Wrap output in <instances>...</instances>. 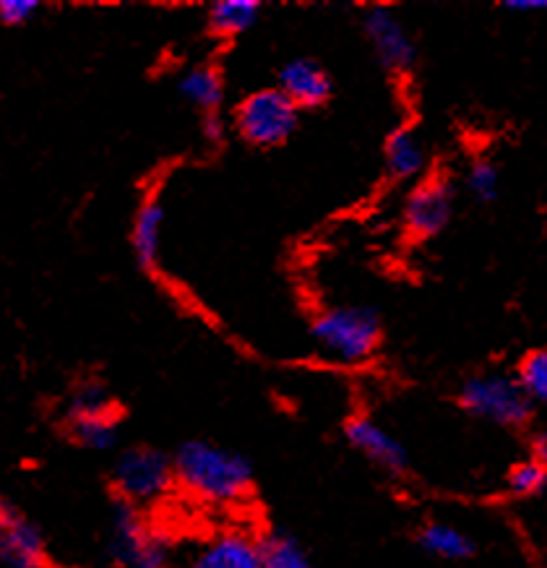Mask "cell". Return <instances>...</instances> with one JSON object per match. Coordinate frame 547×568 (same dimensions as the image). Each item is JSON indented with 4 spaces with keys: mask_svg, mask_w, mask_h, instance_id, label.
<instances>
[{
    "mask_svg": "<svg viewBox=\"0 0 547 568\" xmlns=\"http://www.w3.org/2000/svg\"><path fill=\"white\" fill-rule=\"evenodd\" d=\"M44 558L48 548L40 527L0 498V564L9 568H42Z\"/></svg>",
    "mask_w": 547,
    "mask_h": 568,
    "instance_id": "obj_7",
    "label": "cell"
},
{
    "mask_svg": "<svg viewBox=\"0 0 547 568\" xmlns=\"http://www.w3.org/2000/svg\"><path fill=\"white\" fill-rule=\"evenodd\" d=\"M175 480L206 504L230 506L249 496L253 469L249 459L230 448L191 440L178 452Z\"/></svg>",
    "mask_w": 547,
    "mask_h": 568,
    "instance_id": "obj_1",
    "label": "cell"
},
{
    "mask_svg": "<svg viewBox=\"0 0 547 568\" xmlns=\"http://www.w3.org/2000/svg\"><path fill=\"white\" fill-rule=\"evenodd\" d=\"M365 32L371 37L381 63L388 65V69L404 71L415 61V48H412L409 34L404 32L402 21L384 6L365 11Z\"/></svg>",
    "mask_w": 547,
    "mask_h": 568,
    "instance_id": "obj_10",
    "label": "cell"
},
{
    "mask_svg": "<svg viewBox=\"0 0 547 568\" xmlns=\"http://www.w3.org/2000/svg\"><path fill=\"white\" fill-rule=\"evenodd\" d=\"M110 558L120 568H164L170 560V542L146 525L139 506L120 500L112 511Z\"/></svg>",
    "mask_w": 547,
    "mask_h": 568,
    "instance_id": "obj_3",
    "label": "cell"
},
{
    "mask_svg": "<svg viewBox=\"0 0 547 568\" xmlns=\"http://www.w3.org/2000/svg\"><path fill=\"white\" fill-rule=\"evenodd\" d=\"M112 480L129 504H154L175 483V465L156 448H131L118 459Z\"/></svg>",
    "mask_w": 547,
    "mask_h": 568,
    "instance_id": "obj_5",
    "label": "cell"
},
{
    "mask_svg": "<svg viewBox=\"0 0 547 568\" xmlns=\"http://www.w3.org/2000/svg\"><path fill=\"white\" fill-rule=\"evenodd\" d=\"M347 438L350 444L363 452L371 462H376L378 467L388 469V473H402L407 467V452L386 428H381L378 423L368 420V417H355L347 425Z\"/></svg>",
    "mask_w": 547,
    "mask_h": 568,
    "instance_id": "obj_11",
    "label": "cell"
},
{
    "mask_svg": "<svg viewBox=\"0 0 547 568\" xmlns=\"http://www.w3.org/2000/svg\"><path fill=\"white\" fill-rule=\"evenodd\" d=\"M71 436L77 444L92 452H108L118 440V420L115 413L108 415H89V417H71Z\"/></svg>",
    "mask_w": 547,
    "mask_h": 568,
    "instance_id": "obj_16",
    "label": "cell"
},
{
    "mask_svg": "<svg viewBox=\"0 0 547 568\" xmlns=\"http://www.w3.org/2000/svg\"><path fill=\"white\" fill-rule=\"evenodd\" d=\"M261 568H313L305 550L290 535L272 532L259 540Z\"/></svg>",
    "mask_w": 547,
    "mask_h": 568,
    "instance_id": "obj_19",
    "label": "cell"
},
{
    "mask_svg": "<svg viewBox=\"0 0 547 568\" xmlns=\"http://www.w3.org/2000/svg\"><path fill=\"white\" fill-rule=\"evenodd\" d=\"M547 485V465L537 459L521 462V465L514 467V473L508 475V488H511L516 496H535Z\"/></svg>",
    "mask_w": 547,
    "mask_h": 568,
    "instance_id": "obj_22",
    "label": "cell"
},
{
    "mask_svg": "<svg viewBox=\"0 0 547 568\" xmlns=\"http://www.w3.org/2000/svg\"><path fill=\"white\" fill-rule=\"evenodd\" d=\"M280 92L295 104V108H316L326 102L332 84L318 63L313 61H292L280 73Z\"/></svg>",
    "mask_w": 547,
    "mask_h": 568,
    "instance_id": "obj_12",
    "label": "cell"
},
{
    "mask_svg": "<svg viewBox=\"0 0 547 568\" xmlns=\"http://www.w3.org/2000/svg\"><path fill=\"white\" fill-rule=\"evenodd\" d=\"M37 11H40V6L32 3V0H6V3H0V24L21 27L27 24Z\"/></svg>",
    "mask_w": 547,
    "mask_h": 568,
    "instance_id": "obj_24",
    "label": "cell"
},
{
    "mask_svg": "<svg viewBox=\"0 0 547 568\" xmlns=\"http://www.w3.org/2000/svg\"><path fill=\"white\" fill-rule=\"evenodd\" d=\"M259 13L261 6L253 3V0H224V3L212 6V11H209V24H212L216 34L232 37L256 24Z\"/></svg>",
    "mask_w": 547,
    "mask_h": 568,
    "instance_id": "obj_17",
    "label": "cell"
},
{
    "mask_svg": "<svg viewBox=\"0 0 547 568\" xmlns=\"http://www.w3.org/2000/svg\"><path fill=\"white\" fill-rule=\"evenodd\" d=\"M180 94H183L185 100H191L196 108L204 110L206 115H212V112L220 108L224 94L222 77L216 73V69H212V65H199V69L189 71L180 79Z\"/></svg>",
    "mask_w": 547,
    "mask_h": 568,
    "instance_id": "obj_15",
    "label": "cell"
},
{
    "mask_svg": "<svg viewBox=\"0 0 547 568\" xmlns=\"http://www.w3.org/2000/svg\"><path fill=\"white\" fill-rule=\"evenodd\" d=\"M419 542L423 548L430 552V556L446 558V560H462L472 556L475 550V542L469 540L462 529H456L452 525H428L419 535Z\"/></svg>",
    "mask_w": 547,
    "mask_h": 568,
    "instance_id": "obj_18",
    "label": "cell"
},
{
    "mask_svg": "<svg viewBox=\"0 0 547 568\" xmlns=\"http://www.w3.org/2000/svg\"><path fill=\"white\" fill-rule=\"evenodd\" d=\"M297 125V108L284 97L280 89H264L245 97L237 108L240 136L256 146H276Z\"/></svg>",
    "mask_w": 547,
    "mask_h": 568,
    "instance_id": "obj_6",
    "label": "cell"
},
{
    "mask_svg": "<svg viewBox=\"0 0 547 568\" xmlns=\"http://www.w3.org/2000/svg\"><path fill=\"white\" fill-rule=\"evenodd\" d=\"M467 189L477 201H493L498 196V170L488 160L472 162L467 173Z\"/></svg>",
    "mask_w": 547,
    "mask_h": 568,
    "instance_id": "obj_23",
    "label": "cell"
},
{
    "mask_svg": "<svg viewBox=\"0 0 547 568\" xmlns=\"http://www.w3.org/2000/svg\"><path fill=\"white\" fill-rule=\"evenodd\" d=\"M206 136L212 141H220L222 139V121L216 118V112H212V115H206Z\"/></svg>",
    "mask_w": 547,
    "mask_h": 568,
    "instance_id": "obj_26",
    "label": "cell"
},
{
    "mask_svg": "<svg viewBox=\"0 0 547 568\" xmlns=\"http://www.w3.org/2000/svg\"><path fill=\"white\" fill-rule=\"evenodd\" d=\"M183 568H261L259 540L243 529H227L201 542Z\"/></svg>",
    "mask_w": 547,
    "mask_h": 568,
    "instance_id": "obj_8",
    "label": "cell"
},
{
    "mask_svg": "<svg viewBox=\"0 0 547 568\" xmlns=\"http://www.w3.org/2000/svg\"><path fill=\"white\" fill-rule=\"evenodd\" d=\"M313 336L334 361L363 363L378 345V316L371 308H359V305L332 308L316 318Z\"/></svg>",
    "mask_w": 547,
    "mask_h": 568,
    "instance_id": "obj_2",
    "label": "cell"
},
{
    "mask_svg": "<svg viewBox=\"0 0 547 568\" xmlns=\"http://www.w3.org/2000/svg\"><path fill=\"white\" fill-rule=\"evenodd\" d=\"M162 206L156 201H146L139 209L136 222H133V253H136L141 266H154L160 258V243H162Z\"/></svg>",
    "mask_w": 547,
    "mask_h": 568,
    "instance_id": "obj_13",
    "label": "cell"
},
{
    "mask_svg": "<svg viewBox=\"0 0 547 568\" xmlns=\"http://www.w3.org/2000/svg\"><path fill=\"white\" fill-rule=\"evenodd\" d=\"M108 413H112V402H110L108 388H104L100 381H84V384L71 394L69 420L71 417L108 415Z\"/></svg>",
    "mask_w": 547,
    "mask_h": 568,
    "instance_id": "obj_21",
    "label": "cell"
},
{
    "mask_svg": "<svg viewBox=\"0 0 547 568\" xmlns=\"http://www.w3.org/2000/svg\"><path fill=\"white\" fill-rule=\"evenodd\" d=\"M462 405L479 420L498 425H521L531 415V402L519 381L496 373L467 381L462 388Z\"/></svg>",
    "mask_w": 547,
    "mask_h": 568,
    "instance_id": "obj_4",
    "label": "cell"
},
{
    "mask_svg": "<svg viewBox=\"0 0 547 568\" xmlns=\"http://www.w3.org/2000/svg\"><path fill=\"white\" fill-rule=\"evenodd\" d=\"M425 164V152L419 146L417 136L407 129L394 131L386 141V168L388 175L396 181H409L415 178Z\"/></svg>",
    "mask_w": 547,
    "mask_h": 568,
    "instance_id": "obj_14",
    "label": "cell"
},
{
    "mask_svg": "<svg viewBox=\"0 0 547 568\" xmlns=\"http://www.w3.org/2000/svg\"><path fill=\"white\" fill-rule=\"evenodd\" d=\"M452 220V191L444 183H423L404 204V224L412 235H438Z\"/></svg>",
    "mask_w": 547,
    "mask_h": 568,
    "instance_id": "obj_9",
    "label": "cell"
},
{
    "mask_svg": "<svg viewBox=\"0 0 547 568\" xmlns=\"http://www.w3.org/2000/svg\"><path fill=\"white\" fill-rule=\"evenodd\" d=\"M506 9L516 13H543L547 11V3H543V0H537V3H527V0H521V3H506Z\"/></svg>",
    "mask_w": 547,
    "mask_h": 568,
    "instance_id": "obj_25",
    "label": "cell"
},
{
    "mask_svg": "<svg viewBox=\"0 0 547 568\" xmlns=\"http://www.w3.org/2000/svg\"><path fill=\"white\" fill-rule=\"evenodd\" d=\"M519 386L524 388V394L529 396V402L535 405H547V349H535L524 357L521 368H519Z\"/></svg>",
    "mask_w": 547,
    "mask_h": 568,
    "instance_id": "obj_20",
    "label": "cell"
}]
</instances>
